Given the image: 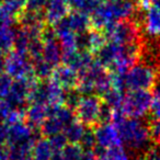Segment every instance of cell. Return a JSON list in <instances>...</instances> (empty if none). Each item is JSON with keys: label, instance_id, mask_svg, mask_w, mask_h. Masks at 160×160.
<instances>
[{"label": "cell", "instance_id": "6da1fadb", "mask_svg": "<svg viewBox=\"0 0 160 160\" xmlns=\"http://www.w3.org/2000/svg\"><path fill=\"white\" fill-rule=\"evenodd\" d=\"M138 10L135 0H102L90 14L91 27L104 30L116 21L135 18Z\"/></svg>", "mask_w": 160, "mask_h": 160}, {"label": "cell", "instance_id": "7a4b0ae2", "mask_svg": "<svg viewBox=\"0 0 160 160\" xmlns=\"http://www.w3.org/2000/svg\"><path fill=\"white\" fill-rule=\"evenodd\" d=\"M122 144L136 153H145L150 148V137H149L148 123L142 122L140 118H127L120 121L118 124Z\"/></svg>", "mask_w": 160, "mask_h": 160}, {"label": "cell", "instance_id": "3957f363", "mask_svg": "<svg viewBox=\"0 0 160 160\" xmlns=\"http://www.w3.org/2000/svg\"><path fill=\"white\" fill-rule=\"evenodd\" d=\"M72 110L76 118L91 128L99 123L109 121L110 110L103 104L102 99L98 94H80Z\"/></svg>", "mask_w": 160, "mask_h": 160}, {"label": "cell", "instance_id": "277c9868", "mask_svg": "<svg viewBox=\"0 0 160 160\" xmlns=\"http://www.w3.org/2000/svg\"><path fill=\"white\" fill-rule=\"evenodd\" d=\"M111 88V71L96 59L89 67L79 72L77 90L80 94L94 93L102 96Z\"/></svg>", "mask_w": 160, "mask_h": 160}, {"label": "cell", "instance_id": "5b68a950", "mask_svg": "<svg viewBox=\"0 0 160 160\" xmlns=\"http://www.w3.org/2000/svg\"><path fill=\"white\" fill-rule=\"evenodd\" d=\"M103 31L107 35L108 41H111L116 44L127 45L142 43L145 41L138 12L135 18L116 21Z\"/></svg>", "mask_w": 160, "mask_h": 160}, {"label": "cell", "instance_id": "8992f818", "mask_svg": "<svg viewBox=\"0 0 160 160\" xmlns=\"http://www.w3.org/2000/svg\"><path fill=\"white\" fill-rule=\"evenodd\" d=\"M159 70L150 64L139 60L124 73L125 88L127 90H150L157 86Z\"/></svg>", "mask_w": 160, "mask_h": 160}, {"label": "cell", "instance_id": "52a82bcc", "mask_svg": "<svg viewBox=\"0 0 160 160\" xmlns=\"http://www.w3.org/2000/svg\"><path fill=\"white\" fill-rule=\"evenodd\" d=\"M151 103V93L149 90H128L124 94L122 111L127 118H142L149 113Z\"/></svg>", "mask_w": 160, "mask_h": 160}, {"label": "cell", "instance_id": "ba28073f", "mask_svg": "<svg viewBox=\"0 0 160 160\" xmlns=\"http://www.w3.org/2000/svg\"><path fill=\"white\" fill-rule=\"evenodd\" d=\"M75 118L76 116L73 110L67 105L52 107L46 120L43 122L38 129L44 137H49L62 133L65 127Z\"/></svg>", "mask_w": 160, "mask_h": 160}, {"label": "cell", "instance_id": "9c48e42d", "mask_svg": "<svg viewBox=\"0 0 160 160\" xmlns=\"http://www.w3.org/2000/svg\"><path fill=\"white\" fill-rule=\"evenodd\" d=\"M3 71L13 79L33 77V64L28 54L11 49L5 55Z\"/></svg>", "mask_w": 160, "mask_h": 160}, {"label": "cell", "instance_id": "30bf717a", "mask_svg": "<svg viewBox=\"0 0 160 160\" xmlns=\"http://www.w3.org/2000/svg\"><path fill=\"white\" fill-rule=\"evenodd\" d=\"M92 129L96 138V146L100 149L112 148L123 145L118 127L110 121L99 123Z\"/></svg>", "mask_w": 160, "mask_h": 160}, {"label": "cell", "instance_id": "8fae6325", "mask_svg": "<svg viewBox=\"0 0 160 160\" xmlns=\"http://www.w3.org/2000/svg\"><path fill=\"white\" fill-rule=\"evenodd\" d=\"M42 58L53 68L62 64V49L53 29H45L42 34Z\"/></svg>", "mask_w": 160, "mask_h": 160}, {"label": "cell", "instance_id": "7c38bea8", "mask_svg": "<svg viewBox=\"0 0 160 160\" xmlns=\"http://www.w3.org/2000/svg\"><path fill=\"white\" fill-rule=\"evenodd\" d=\"M139 20L142 33L150 40L160 38V6L153 2L152 6L145 11H140Z\"/></svg>", "mask_w": 160, "mask_h": 160}, {"label": "cell", "instance_id": "4fadbf2b", "mask_svg": "<svg viewBox=\"0 0 160 160\" xmlns=\"http://www.w3.org/2000/svg\"><path fill=\"white\" fill-rule=\"evenodd\" d=\"M93 54L88 49L77 48L73 51L62 52V64L75 69L78 72L85 70L87 67H89L93 62Z\"/></svg>", "mask_w": 160, "mask_h": 160}, {"label": "cell", "instance_id": "5bb4252c", "mask_svg": "<svg viewBox=\"0 0 160 160\" xmlns=\"http://www.w3.org/2000/svg\"><path fill=\"white\" fill-rule=\"evenodd\" d=\"M70 9L68 0H47L43 9L45 23L54 27L70 12Z\"/></svg>", "mask_w": 160, "mask_h": 160}, {"label": "cell", "instance_id": "9a60e30c", "mask_svg": "<svg viewBox=\"0 0 160 160\" xmlns=\"http://www.w3.org/2000/svg\"><path fill=\"white\" fill-rule=\"evenodd\" d=\"M51 78H53L56 82L59 83L66 91H69L77 88L79 72L66 65L60 64L54 68Z\"/></svg>", "mask_w": 160, "mask_h": 160}, {"label": "cell", "instance_id": "2e32d148", "mask_svg": "<svg viewBox=\"0 0 160 160\" xmlns=\"http://www.w3.org/2000/svg\"><path fill=\"white\" fill-rule=\"evenodd\" d=\"M49 109L51 107L45 103H29L24 110V121L34 129H38L46 120Z\"/></svg>", "mask_w": 160, "mask_h": 160}, {"label": "cell", "instance_id": "e0dca14e", "mask_svg": "<svg viewBox=\"0 0 160 160\" xmlns=\"http://www.w3.org/2000/svg\"><path fill=\"white\" fill-rule=\"evenodd\" d=\"M62 21L69 29H71L73 32H76L79 35L86 33L92 28L89 14L80 11H76V10L73 12H69L62 19Z\"/></svg>", "mask_w": 160, "mask_h": 160}, {"label": "cell", "instance_id": "ac0fdd59", "mask_svg": "<svg viewBox=\"0 0 160 160\" xmlns=\"http://www.w3.org/2000/svg\"><path fill=\"white\" fill-rule=\"evenodd\" d=\"M45 91H46V101L49 107H59L65 105L66 90L58 82H56L53 78L44 80Z\"/></svg>", "mask_w": 160, "mask_h": 160}, {"label": "cell", "instance_id": "d6986e66", "mask_svg": "<svg viewBox=\"0 0 160 160\" xmlns=\"http://www.w3.org/2000/svg\"><path fill=\"white\" fill-rule=\"evenodd\" d=\"M54 149L47 137L35 140L32 148V160H52Z\"/></svg>", "mask_w": 160, "mask_h": 160}, {"label": "cell", "instance_id": "ffe728a7", "mask_svg": "<svg viewBox=\"0 0 160 160\" xmlns=\"http://www.w3.org/2000/svg\"><path fill=\"white\" fill-rule=\"evenodd\" d=\"M86 132V126L80 122L79 120L75 118L72 120L62 131V135L65 136L68 142L73 144H80V140L82 138Z\"/></svg>", "mask_w": 160, "mask_h": 160}, {"label": "cell", "instance_id": "44dd1931", "mask_svg": "<svg viewBox=\"0 0 160 160\" xmlns=\"http://www.w3.org/2000/svg\"><path fill=\"white\" fill-rule=\"evenodd\" d=\"M124 91L115 89V88H110L107 92L102 94L101 99L105 107L109 110H115L122 108L123 99H124Z\"/></svg>", "mask_w": 160, "mask_h": 160}, {"label": "cell", "instance_id": "7402d4cb", "mask_svg": "<svg viewBox=\"0 0 160 160\" xmlns=\"http://www.w3.org/2000/svg\"><path fill=\"white\" fill-rule=\"evenodd\" d=\"M14 30L11 27L0 25V53L7 54L13 48Z\"/></svg>", "mask_w": 160, "mask_h": 160}, {"label": "cell", "instance_id": "603a6c76", "mask_svg": "<svg viewBox=\"0 0 160 160\" xmlns=\"http://www.w3.org/2000/svg\"><path fill=\"white\" fill-rule=\"evenodd\" d=\"M98 160H129V156L126 149L122 146H116L101 149L100 152H98Z\"/></svg>", "mask_w": 160, "mask_h": 160}, {"label": "cell", "instance_id": "cb8c5ba5", "mask_svg": "<svg viewBox=\"0 0 160 160\" xmlns=\"http://www.w3.org/2000/svg\"><path fill=\"white\" fill-rule=\"evenodd\" d=\"M83 148L80 144L67 142L64 148L60 150L62 160H80Z\"/></svg>", "mask_w": 160, "mask_h": 160}, {"label": "cell", "instance_id": "d4e9b609", "mask_svg": "<svg viewBox=\"0 0 160 160\" xmlns=\"http://www.w3.org/2000/svg\"><path fill=\"white\" fill-rule=\"evenodd\" d=\"M25 3H27V0H1V5L16 19L24 10Z\"/></svg>", "mask_w": 160, "mask_h": 160}, {"label": "cell", "instance_id": "484cf974", "mask_svg": "<svg viewBox=\"0 0 160 160\" xmlns=\"http://www.w3.org/2000/svg\"><path fill=\"white\" fill-rule=\"evenodd\" d=\"M12 83H13V78L7 75L5 71L0 72V99H7L11 90Z\"/></svg>", "mask_w": 160, "mask_h": 160}, {"label": "cell", "instance_id": "4316f807", "mask_svg": "<svg viewBox=\"0 0 160 160\" xmlns=\"http://www.w3.org/2000/svg\"><path fill=\"white\" fill-rule=\"evenodd\" d=\"M148 129H149L150 142L155 146L160 147V118H158V120L153 118L151 122H149Z\"/></svg>", "mask_w": 160, "mask_h": 160}, {"label": "cell", "instance_id": "83f0119b", "mask_svg": "<svg viewBox=\"0 0 160 160\" xmlns=\"http://www.w3.org/2000/svg\"><path fill=\"white\" fill-rule=\"evenodd\" d=\"M150 112L152 118H160V86L155 88L153 93L151 94V103H150Z\"/></svg>", "mask_w": 160, "mask_h": 160}, {"label": "cell", "instance_id": "f1b7e54d", "mask_svg": "<svg viewBox=\"0 0 160 160\" xmlns=\"http://www.w3.org/2000/svg\"><path fill=\"white\" fill-rule=\"evenodd\" d=\"M80 145L83 149H93L96 147V138H94L93 129L89 127V129H86L82 138L80 140Z\"/></svg>", "mask_w": 160, "mask_h": 160}, {"label": "cell", "instance_id": "f546056e", "mask_svg": "<svg viewBox=\"0 0 160 160\" xmlns=\"http://www.w3.org/2000/svg\"><path fill=\"white\" fill-rule=\"evenodd\" d=\"M47 138H48V140H49V142H51L52 147H53L54 151L62 150V149L65 147V145L68 142L66 140V138H65V136L62 135V133L49 136V137H47Z\"/></svg>", "mask_w": 160, "mask_h": 160}, {"label": "cell", "instance_id": "4dcf8cb0", "mask_svg": "<svg viewBox=\"0 0 160 160\" xmlns=\"http://www.w3.org/2000/svg\"><path fill=\"white\" fill-rule=\"evenodd\" d=\"M14 18L2 5H0V25H7V27H11L13 24Z\"/></svg>", "mask_w": 160, "mask_h": 160}, {"label": "cell", "instance_id": "1f68e13d", "mask_svg": "<svg viewBox=\"0 0 160 160\" xmlns=\"http://www.w3.org/2000/svg\"><path fill=\"white\" fill-rule=\"evenodd\" d=\"M47 0H27L25 3V10L34 12H43Z\"/></svg>", "mask_w": 160, "mask_h": 160}, {"label": "cell", "instance_id": "d6a6232c", "mask_svg": "<svg viewBox=\"0 0 160 160\" xmlns=\"http://www.w3.org/2000/svg\"><path fill=\"white\" fill-rule=\"evenodd\" d=\"M80 160H98V153L94 149H83Z\"/></svg>", "mask_w": 160, "mask_h": 160}, {"label": "cell", "instance_id": "836d02e7", "mask_svg": "<svg viewBox=\"0 0 160 160\" xmlns=\"http://www.w3.org/2000/svg\"><path fill=\"white\" fill-rule=\"evenodd\" d=\"M7 135H8V125L2 122H0V145L7 142Z\"/></svg>", "mask_w": 160, "mask_h": 160}, {"label": "cell", "instance_id": "e575fe53", "mask_svg": "<svg viewBox=\"0 0 160 160\" xmlns=\"http://www.w3.org/2000/svg\"><path fill=\"white\" fill-rule=\"evenodd\" d=\"M0 160H10L9 148H8L7 144L0 145Z\"/></svg>", "mask_w": 160, "mask_h": 160}, {"label": "cell", "instance_id": "d590c367", "mask_svg": "<svg viewBox=\"0 0 160 160\" xmlns=\"http://www.w3.org/2000/svg\"><path fill=\"white\" fill-rule=\"evenodd\" d=\"M5 55L6 54L0 53V72L3 71V65H5Z\"/></svg>", "mask_w": 160, "mask_h": 160}, {"label": "cell", "instance_id": "8d00e7d4", "mask_svg": "<svg viewBox=\"0 0 160 160\" xmlns=\"http://www.w3.org/2000/svg\"><path fill=\"white\" fill-rule=\"evenodd\" d=\"M157 83H159V86H160V70H159V73H158V81H157Z\"/></svg>", "mask_w": 160, "mask_h": 160}, {"label": "cell", "instance_id": "74e56055", "mask_svg": "<svg viewBox=\"0 0 160 160\" xmlns=\"http://www.w3.org/2000/svg\"><path fill=\"white\" fill-rule=\"evenodd\" d=\"M155 2H156V3H158V5H159V6H160V0H156Z\"/></svg>", "mask_w": 160, "mask_h": 160}, {"label": "cell", "instance_id": "f35d334b", "mask_svg": "<svg viewBox=\"0 0 160 160\" xmlns=\"http://www.w3.org/2000/svg\"><path fill=\"white\" fill-rule=\"evenodd\" d=\"M155 1H156V0H155Z\"/></svg>", "mask_w": 160, "mask_h": 160}]
</instances>
